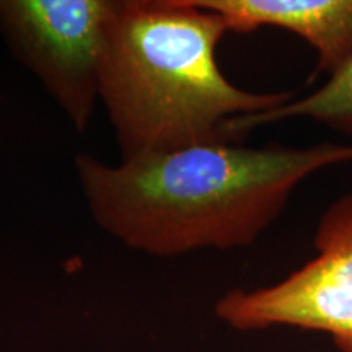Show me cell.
<instances>
[{
	"instance_id": "cell-1",
	"label": "cell",
	"mask_w": 352,
	"mask_h": 352,
	"mask_svg": "<svg viewBox=\"0 0 352 352\" xmlns=\"http://www.w3.org/2000/svg\"><path fill=\"white\" fill-rule=\"evenodd\" d=\"M352 164V144L246 147L208 142L107 165L78 153L91 217L129 248L152 256L250 246L318 171Z\"/></svg>"
},
{
	"instance_id": "cell-2",
	"label": "cell",
	"mask_w": 352,
	"mask_h": 352,
	"mask_svg": "<svg viewBox=\"0 0 352 352\" xmlns=\"http://www.w3.org/2000/svg\"><path fill=\"white\" fill-rule=\"evenodd\" d=\"M228 33L195 0H114L100 67V98L122 158L220 142L232 120L270 111L292 91L254 94L217 64Z\"/></svg>"
},
{
	"instance_id": "cell-3",
	"label": "cell",
	"mask_w": 352,
	"mask_h": 352,
	"mask_svg": "<svg viewBox=\"0 0 352 352\" xmlns=\"http://www.w3.org/2000/svg\"><path fill=\"white\" fill-rule=\"evenodd\" d=\"M314 248V258L277 284L227 292L215 315L240 331L271 327L320 331L341 352H352V191L321 214Z\"/></svg>"
},
{
	"instance_id": "cell-4",
	"label": "cell",
	"mask_w": 352,
	"mask_h": 352,
	"mask_svg": "<svg viewBox=\"0 0 352 352\" xmlns=\"http://www.w3.org/2000/svg\"><path fill=\"white\" fill-rule=\"evenodd\" d=\"M114 0H0V34L78 132L100 98Z\"/></svg>"
},
{
	"instance_id": "cell-5",
	"label": "cell",
	"mask_w": 352,
	"mask_h": 352,
	"mask_svg": "<svg viewBox=\"0 0 352 352\" xmlns=\"http://www.w3.org/2000/svg\"><path fill=\"white\" fill-rule=\"evenodd\" d=\"M217 13L228 33H253L274 26L315 47L316 72L329 77L352 56V0H195Z\"/></svg>"
},
{
	"instance_id": "cell-6",
	"label": "cell",
	"mask_w": 352,
	"mask_h": 352,
	"mask_svg": "<svg viewBox=\"0 0 352 352\" xmlns=\"http://www.w3.org/2000/svg\"><path fill=\"white\" fill-rule=\"evenodd\" d=\"M290 118H308L341 134L352 135V56L328 77L324 85L307 96L290 98L270 111L232 120L226 129L227 139L230 142H240L246 132L254 127Z\"/></svg>"
}]
</instances>
